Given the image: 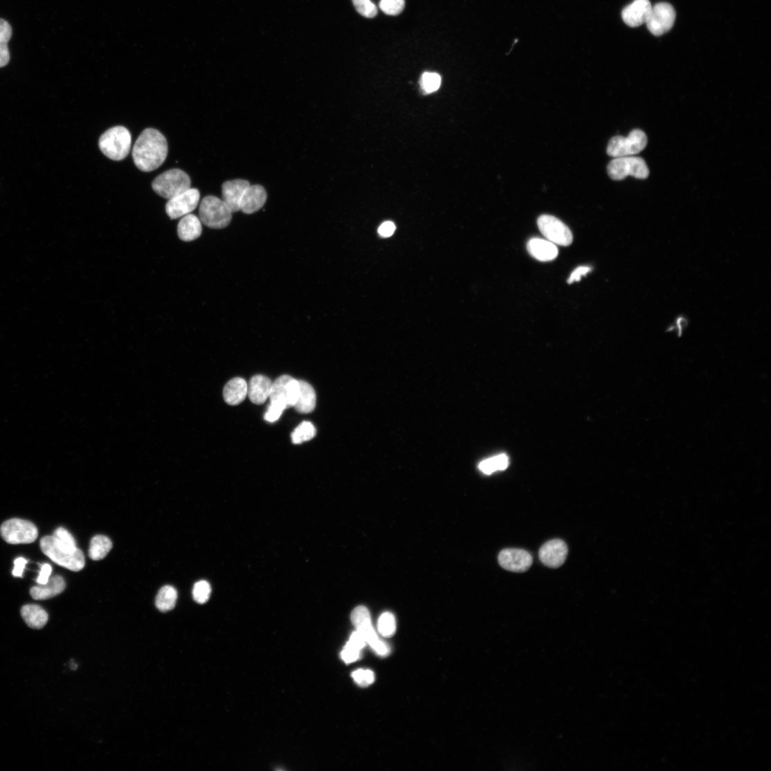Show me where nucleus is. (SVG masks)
Wrapping results in <instances>:
<instances>
[{"label": "nucleus", "mask_w": 771, "mask_h": 771, "mask_svg": "<svg viewBox=\"0 0 771 771\" xmlns=\"http://www.w3.org/2000/svg\"><path fill=\"white\" fill-rule=\"evenodd\" d=\"M167 154L168 145L165 136L152 128L142 132L132 149L136 167L145 172L160 167L166 161Z\"/></svg>", "instance_id": "1"}, {"label": "nucleus", "mask_w": 771, "mask_h": 771, "mask_svg": "<svg viewBox=\"0 0 771 771\" xmlns=\"http://www.w3.org/2000/svg\"><path fill=\"white\" fill-rule=\"evenodd\" d=\"M131 136L125 127L117 126L106 131L100 137L99 147L110 160L121 161L131 149Z\"/></svg>", "instance_id": "2"}, {"label": "nucleus", "mask_w": 771, "mask_h": 771, "mask_svg": "<svg viewBox=\"0 0 771 771\" xmlns=\"http://www.w3.org/2000/svg\"><path fill=\"white\" fill-rule=\"evenodd\" d=\"M199 215L201 222L212 229L226 228L233 217V212L226 203L212 195L201 200Z\"/></svg>", "instance_id": "3"}, {"label": "nucleus", "mask_w": 771, "mask_h": 771, "mask_svg": "<svg viewBox=\"0 0 771 771\" xmlns=\"http://www.w3.org/2000/svg\"><path fill=\"white\" fill-rule=\"evenodd\" d=\"M191 188V179L184 171L168 170L158 176L152 183L153 190L167 199H171Z\"/></svg>", "instance_id": "4"}, {"label": "nucleus", "mask_w": 771, "mask_h": 771, "mask_svg": "<svg viewBox=\"0 0 771 771\" xmlns=\"http://www.w3.org/2000/svg\"><path fill=\"white\" fill-rule=\"evenodd\" d=\"M646 134L641 129H633L627 136H616L611 138L607 146V154L614 158L637 154L647 146Z\"/></svg>", "instance_id": "5"}, {"label": "nucleus", "mask_w": 771, "mask_h": 771, "mask_svg": "<svg viewBox=\"0 0 771 771\" xmlns=\"http://www.w3.org/2000/svg\"><path fill=\"white\" fill-rule=\"evenodd\" d=\"M610 179L620 181L628 176L644 179L649 175V169L642 157L630 156L614 158L607 167Z\"/></svg>", "instance_id": "6"}, {"label": "nucleus", "mask_w": 771, "mask_h": 771, "mask_svg": "<svg viewBox=\"0 0 771 771\" xmlns=\"http://www.w3.org/2000/svg\"><path fill=\"white\" fill-rule=\"evenodd\" d=\"M42 552L53 562L64 568L73 572H80L84 569L85 559L80 550L71 553L60 550L55 545L53 536H44L40 541Z\"/></svg>", "instance_id": "7"}, {"label": "nucleus", "mask_w": 771, "mask_h": 771, "mask_svg": "<svg viewBox=\"0 0 771 771\" xmlns=\"http://www.w3.org/2000/svg\"><path fill=\"white\" fill-rule=\"evenodd\" d=\"M0 534L10 544H27L36 541L38 529L30 521L12 518L6 521L0 527Z\"/></svg>", "instance_id": "8"}, {"label": "nucleus", "mask_w": 771, "mask_h": 771, "mask_svg": "<svg viewBox=\"0 0 771 771\" xmlns=\"http://www.w3.org/2000/svg\"><path fill=\"white\" fill-rule=\"evenodd\" d=\"M537 224L542 235L554 244L567 246L572 243L573 235L571 230L556 217L543 215L539 217Z\"/></svg>", "instance_id": "9"}, {"label": "nucleus", "mask_w": 771, "mask_h": 771, "mask_svg": "<svg viewBox=\"0 0 771 771\" xmlns=\"http://www.w3.org/2000/svg\"><path fill=\"white\" fill-rule=\"evenodd\" d=\"M675 17V11L671 5L661 3L652 7L646 24L653 35L661 36L673 28Z\"/></svg>", "instance_id": "10"}, {"label": "nucleus", "mask_w": 771, "mask_h": 771, "mask_svg": "<svg viewBox=\"0 0 771 771\" xmlns=\"http://www.w3.org/2000/svg\"><path fill=\"white\" fill-rule=\"evenodd\" d=\"M200 194L198 190L190 188L167 203L166 212L171 219L183 217L193 212L199 205Z\"/></svg>", "instance_id": "11"}, {"label": "nucleus", "mask_w": 771, "mask_h": 771, "mask_svg": "<svg viewBox=\"0 0 771 771\" xmlns=\"http://www.w3.org/2000/svg\"><path fill=\"white\" fill-rule=\"evenodd\" d=\"M498 559L503 569L516 573L527 572L533 563V558L528 552L517 549L504 550Z\"/></svg>", "instance_id": "12"}, {"label": "nucleus", "mask_w": 771, "mask_h": 771, "mask_svg": "<svg viewBox=\"0 0 771 771\" xmlns=\"http://www.w3.org/2000/svg\"><path fill=\"white\" fill-rule=\"evenodd\" d=\"M568 552V547L563 541L554 539L543 544L539 550V559L550 568L556 569L564 563Z\"/></svg>", "instance_id": "13"}, {"label": "nucleus", "mask_w": 771, "mask_h": 771, "mask_svg": "<svg viewBox=\"0 0 771 771\" xmlns=\"http://www.w3.org/2000/svg\"><path fill=\"white\" fill-rule=\"evenodd\" d=\"M649 0H634L622 12L625 24L631 28H637L645 24L652 10Z\"/></svg>", "instance_id": "14"}, {"label": "nucleus", "mask_w": 771, "mask_h": 771, "mask_svg": "<svg viewBox=\"0 0 771 771\" xmlns=\"http://www.w3.org/2000/svg\"><path fill=\"white\" fill-rule=\"evenodd\" d=\"M251 183L244 179H234L226 181L222 185L223 201L229 207L232 212L240 210V201L245 190L251 186Z\"/></svg>", "instance_id": "15"}, {"label": "nucleus", "mask_w": 771, "mask_h": 771, "mask_svg": "<svg viewBox=\"0 0 771 771\" xmlns=\"http://www.w3.org/2000/svg\"><path fill=\"white\" fill-rule=\"evenodd\" d=\"M266 199L267 193L262 186L251 185L242 197L240 210L246 215L253 214L263 208Z\"/></svg>", "instance_id": "16"}, {"label": "nucleus", "mask_w": 771, "mask_h": 771, "mask_svg": "<svg viewBox=\"0 0 771 771\" xmlns=\"http://www.w3.org/2000/svg\"><path fill=\"white\" fill-rule=\"evenodd\" d=\"M529 254L541 262H550L555 260L558 255V248L552 242L540 238H532L527 244Z\"/></svg>", "instance_id": "17"}, {"label": "nucleus", "mask_w": 771, "mask_h": 771, "mask_svg": "<svg viewBox=\"0 0 771 771\" xmlns=\"http://www.w3.org/2000/svg\"><path fill=\"white\" fill-rule=\"evenodd\" d=\"M272 382L263 375L254 376L248 383V394L249 399L257 405L264 403L269 398L271 393Z\"/></svg>", "instance_id": "18"}, {"label": "nucleus", "mask_w": 771, "mask_h": 771, "mask_svg": "<svg viewBox=\"0 0 771 771\" xmlns=\"http://www.w3.org/2000/svg\"><path fill=\"white\" fill-rule=\"evenodd\" d=\"M66 583L60 576H55L46 584L34 586L30 595L35 600H44L53 598L64 592Z\"/></svg>", "instance_id": "19"}, {"label": "nucleus", "mask_w": 771, "mask_h": 771, "mask_svg": "<svg viewBox=\"0 0 771 771\" xmlns=\"http://www.w3.org/2000/svg\"><path fill=\"white\" fill-rule=\"evenodd\" d=\"M248 394V383L240 377L235 378L226 384L223 395L226 403L231 406L241 403Z\"/></svg>", "instance_id": "20"}, {"label": "nucleus", "mask_w": 771, "mask_h": 771, "mask_svg": "<svg viewBox=\"0 0 771 771\" xmlns=\"http://www.w3.org/2000/svg\"><path fill=\"white\" fill-rule=\"evenodd\" d=\"M178 236L185 242H191L199 238L202 233L201 222L194 215H188L181 219L177 228Z\"/></svg>", "instance_id": "21"}, {"label": "nucleus", "mask_w": 771, "mask_h": 771, "mask_svg": "<svg viewBox=\"0 0 771 771\" xmlns=\"http://www.w3.org/2000/svg\"><path fill=\"white\" fill-rule=\"evenodd\" d=\"M21 616L27 625L33 629H41L47 624L49 616L41 606L28 604L21 608Z\"/></svg>", "instance_id": "22"}, {"label": "nucleus", "mask_w": 771, "mask_h": 771, "mask_svg": "<svg viewBox=\"0 0 771 771\" xmlns=\"http://www.w3.org/2000/svg\"><path fill=\"white\" fill-rule=\"evenodd\" d=\"M300 394L296 405V410L301 414L312 412L316 406V393L311 386L305 381H299Z\"/></svg>", "instance_id": "23"}, {"label": "nucleus", "mask_w": 771, "mask_h": 771, "mask_svg": "<svg viewBox=\"0 0 771 771\" xmlns=\"http://www.w3.org/2000/svg\"><path fill=\"white\" fill-rule=\"evenodd\" d=\"M112 548L111 540L102 535L94 536L90 541L89 556L94 561H100L106 557Z\"/></svg>", "instance_id": "24"}, {"label": "nucleus", "mask_w": 771, "mask_h": 771, "mask_svg": "<svg viewBox=\"0 0 771 771\" xmlns=\"http://www.w3.org/2000/svg\"><path fill=\"white\" fill-rule=\"evenodd\" d=\"M12 35V30L8 22L0 19V67L8 65L10 60L8 42Z\"/></svg>", "instance_id": "25"}, {"label": "nucleus", "mask_w": 771, "mask_h": 771, "mask_svg": "<svg viewBox=\"0 0 771 771\" xmlns=\"http://www.w3.org/2000/svg\"><path fill=\"white\" fill-rule=\"evenodd\" d=\"M291 378V377L290 376L283 375L278 378L275 382H272L269 395L270 402H276L282 404L288 409L287 385Z\"/></svg>", "instance_id": "26"}, {"label": "nucleus", "mask_w": 771, "mask_h": 771, "mask_svg": "<svg viewBox=\"0 0 771 771\" xmlns=\"http://www.w3.org/2000/svg\"><path fill=\"white\" fill-rule=\"evenodd\" d=\"M177 600V592L172 586H165L158 591L156 598V606L162 612L172 610Z\"/></svg>", "instance_id": "27"}, {"label": "nucleus", "mask_w": 771, "mask_h": 771, "mask_svg": "<svg viewBox=\"0 0 771 771\" xmlns=\"http://www.w3.org/2000/svg\"><path fill=\"white\" fill-rule=\"evenodd\" d=\"M509 464V457L506 455H500L483 461L480 464L479 469L484 473L489 475L497 471L507 469Z\"/></svg>", "instance_id": "28"}, {"label": "nucleus", "mask_w": 771, "mask_h": 771, "mask_svg": "<svg viewBox=\"0 0 771 771\" xmlns=\"http://www.w3.org/2000/svg\"><path fill=\"white\" fill-rule=\"evenodd\" d=\"M314 426L309 421H304L292 433L291 437L293 444H300L312 439L316 436Z\"/></svg>", "instance_id": "29"}, {"label": "nucleus", "mask_w": 771, "mask_h": 771, "mask_svg": "<svg viewBox=\"0 0 771 771\" xmlns=\"http://www.w3.org/2000/svg\"><path fill=\"white\" fill-rule=\"evenodd\" d=\"M396 629V620L392 614L389 613V612H386V613H383L379 617L378 621V631L381 636L386 638L392 637L394 636Z\"/></svg>", "instance_id": "30"}, {"label": "nucleus", "mask_w": 771, "mask_h": 771, "mask_svg": "<svg viewBox=\"0 0 771 771\" xmlns=\"http://www.w3.org/2000/svg\"><path fill=\"white\" fill-rule=\"evenodd\" d=\"M211 592V586L208 581H198L194 584L193 588L192 595L194 600L199 604H206L210 597Z\"/></svg>", "instance_id": "31"}, {"label": "nucleus", "mask_w": 771, "mask_h": 771, "mask_svg": "<svg viewBox=\"0 0 771 771\" xmlns=\"http://www.w3.org/2000/svg\"><path fill=\"white\" fill-rule=\"evenodd\" d=\"M441 82L440 75L434 73H425L421 78V86L426 93L435 92L440 87Z\"/></svg>", "instance_id": "32"}, {"label": "nucleus", "mask_w": 771, "mask_h": 771, "mask_svg": "<svg viewBox=\"0 0 771 771\" xmlns=\"http://www.w3.org/2000/svg\"><path fill=\"white\" fill-rule=\"evenodd\" d=\"M351 620L356 629L372 624L369 610L366 607L362 606L356 607L352 611Z\"/></svg>", "instance_id": "33"}, {"label": "nucleus", "mask_w": 771, "mask_h": 771, "mask_svg": "<svg viewBox=\"0 0 771 771\" xmlns=\"http://www.w3.org/2000/svg\"><path fill=\"white\" fill-rule=\"evenodd\" d=\"M356 11L368 18L374 17L377 13V8L371 0H352Z\"/></svg>", "instance_id": "34"}, {"label": "nucleus", "mask_w": 771, "mask_h": 771, "mask_svg": "<svg viewBox=\"0 0 771 771\" xmlns=\"http://www.w3.org/2000/svg\"><path fill=\"white\" fill-rule=\"evenodd\" d=\"M405 0H381L380 9L388 15H398L403 10Z\"/></svg>", "instance_id": "35"}, {"label": "nucleus", "mask_w": 771, "mask_h": 771, "mask_svg": "<svg viewBox=\"0 0 771 771\" xmlns=\"http://www.w3.org/2000/svg\"><path fill=\"white\" fill-rule=\"evenodd\" d=\"M62 545L73 550L78 549L76 542L71 534L64 528H58L53 536Z\"/></svg>", "instance_id": "36"}, {"label": "nucleus", "mask_w": 771, "mask_h": 771, "mask_svg": "<svg viewBox=\"0 0 771 771\" xmlns=\"http://www.w3.org/2000/svg\"><path fill=\"white\" fill-rule=\"evenodd\" d=\"M354 682L361 687H368L374 683L375 676L370 670L359 669L352 673Z\"/></svg>", "instance_id": "37"}, {"label": "nucleus", "mask_w": 771, "mask_h": 771, "mask_svg": "<svg viewBox=\"0 0 771 771\" xmlns=\"http://www.w3.org/2000/svg\"><path fill=\"white\" fill-rule=\"evenodd\" d=\"M300 394L299 381L291 378L287 385V406L293 407L298 401Z\"/></svg>", "instance_id": "38"}, {"label": "nucleus", "mask_w": 771, "mask_h": 771, "mask_svg": "<svg viewBox=\"0 0 771 771\" xmlns=\"http://www.w3.org/2000/svg\"><path fill=\"white\" fill-rule=\"evenodd\" d=\"M287 408L276 402H270L268 410L264 415V419L268 422L277 421Z\"/></svg>", "instance_id": "39"}, {"label": "nucleus", "mask_w": 771, "mask_h": 771, "mask_svg": "<svg viewBox=\"0 0 771 771\" xmlns=\"http://www.w3.org/2000/svg\"><path fill=\"white\" fill-rule=\"evenodd\" d=\"M360 651L347 644L341 654L342 659L347 664L353 663L359 659Z\"/></svg>", "instance_id": "40"}, {"label": "nucleus", "mask_w": 771, "mask_h": 771, "mask_svg": "<svg viewBox=\"0 0 771 771\" xmlns=\"http://www.w3.org/2000/svg\"><path fill=\"white\" fill-rule=\"evenodd\" d=\"M52 572V566L50 564L44 563L41 565L39 574L36 580L37 583L39 585L46 584L51 579Z\"/></svg>", "instance_id": "41"}, {"label": "nucleus", "mask_w": 771, "mask_h": 771, "mask_svg": "<svg viewBox=\"0 0 771 771\" xmlns=\"http://www.w3.org/2000/svg\"><path fill=\"white\" fill-rule=\"evenodd\" d=\"M591 271L592 268L589 266H581L577 268L569 278L568 283L573 284L574 282H579L582 277L586 276Z\"/></svg>", "instance_id": "42"}, {"label": "nucleus", "mask_w": 771, "mask_h": 771, "mask_svg": "<svg viewBox=\"0 0 771 771\" xmlns=\"http://www.w3.org/2000/svg\"><path fill=\"white\" fill-rule=\"evenodd\" d=\"M352 647L361 651L366 645V641L363 637L362 635L358 631L352 633L349 642L347 643Z\"/></svg>", "instance_id": "43"}, {"label": "nucleus", "mask_w": 771, "mask_h": 771, "mask_svg": "<svg viewBox=\"0 0 771 771\" xmlns=\"http://www.w3.org/2000/svg\"><path fill=\"white\" fill-rule=\"evenodd\" d=\"M27 563L28 561L24 558L19 557L15 559L14 562L15 567L12 571V575L15 577L21 578L22 576H24V572Z\"/></svg>", "instance_id": "44"}, {"label": "nucleus", "mask_w": 771, "mask_h": 771, "mask_svg": "<svg viewBox=\"0 0 771 771\" xmlns=\"http://www.w3.org/2000/svg\"><path fill=\"white\" fill-rule=\"evenodd\" d=\"M396 226L392 221L383 223L379 228V234L383 237H389L395 232Z\"/></svg>", "instance_id": "45"}]
</instances>
